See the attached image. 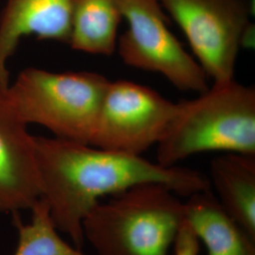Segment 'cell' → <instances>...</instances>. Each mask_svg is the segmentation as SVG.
I'll return each instance as SVG.
<instances>
[{"instance_id":"cell-2","label":"cell","mask_w":255,"mask_h":255,"mask_svg":"<svg viewBox=\"0 0 255 255\" xmlns=\"http://www.w3.org/2000/svg\"><path fill=\"white\" fill-rule=\"evenodd\" d=\"M156 146V162L164 166L203 152L255 155V87L236 79L215 82L198 98L178 102Z\"/></svg>"},{"instance_id":"cell-5","label":"cell","mask_w":255,"mask_h":255,"mask_svg":"<svg viewBox=\"0 0 255 255\" xmlns=\"http://www.w3.org/2000/svg\"><path fill=\"white\" fill-rule=\"evenodd\" d=\"M127 29L119 36L117 50L124 64L162 75L175 88L201 94L208 77L168 26L160 0H119Z\"/></svg>"},{"instance_id":"cell-6","label":"cell","mask_w":255,"mask_h":255,"mask_svg":"<svg viewBox=\"0 0 255 255\" xmlns=\"http://www.w3.org/2000/svg\"><path fill=\"white\" fill-rule=\"evenodd\" d=\"M182 29L208 79H235L241 46L252 32L254 0H160Z\"/></svg>"},{"instance_id":"cell-9","label":"cell","mask_w":255,"mask_h":255,"mask_svg":"<svg viewBox=\"0 0 255 255\" xmlns=\"http://www.w3.org/2000/svg\"><path fill=\"white\" fill-rule=\"evenodd\" d=\"M75 0H5L0 13V88L9 86V60L22 38L68 42Z\"/></svg>"},{"instance_id":"cell-1","label":"cell","mask_w":255,"mask_h":255,"mask_svg":"<svg viewBox=\"0 0 255 255\" xmlns=\"http://www.w3.org/2000/svg\"><path fill=\"white\" fill-rule=\"evenodd\" d=\"M40 199L55 227L82 250V224L101 199L144 183H161L180 197L211 189L209 178L181 165L164 166L142 155L57 137L33 136Z\"/></svg>"},{"instance_id":"cell-10","label":"cell","mask_w":255,"mask_h":255,"mask_svg":"<svg viewBox=\"0 0 255 255\" xmlns=\"http://www.w3.org/2000/svg\"><path fill=\"white\" fill-rule=\"evenodd\" d=\"M184 207L185 221L206 255H255V237L229 216L211 189L188 197Z\"/></svg>"},{"instance_id":"cell-3","label":"cell","mask_w":255,"mask_h":255,"mask_svg":"<svg viewBox=\"0 0 255 255\" xmlns=\"http://www.w3.org/2000/svg\"><path fill=\"white\" fill-rule=\"evenodd\" d=\"M161 183H144L100 201L82 224L96 255H172L184 202Z\"/></svg>"},{"instance_id":"cell-14","label":"cell","mask_w":255,"mask_h":255,"mask_svg":"<svg viewBox=\"0 0 255 255\" xmlns=\"http://www.w3.org/2000/svg\"><path fill=\"white\" fill-rule=\"evenodd\" d=\"M200 250V241L185 221L175 241L172 254L173 255H199Z\"/></svg>"},{"instance_id":"cell-4","label":"cell","mask_w":255,"mask_h":255,"mask_svg":"<svg viewBox=\"0 0 255 255\" xmlns=\"http://www.w3.org/2000/svg\"><path fill=\"white\" fill-rule=\"evenodd\" d=\"M109 82L91 71L52 72L29 67L9 83L6 96L26 125L37 124L57 138L90 145Z\"/></svg>"},{"instance_id":"cell-8","label":"cell","mask_w":255,"mask_h":255,"mask_svg":"<svg viewBox=\"0 0 255 255\" xmlns=\"http://www.w3.org/2000/svg\"><path fill=\"white\" fill-rule=\"evenodd\" d=\"M39 199L33 135L0 88V215L30 210Z\"/></svg>"},{"instance_id":"cell-7","label":"cell","mask_w":255,"mask_h":255,"mask_svg":"<svg viewBox=\"0 0 255 255\" xmlns=\"http://www.w3.org/2000/svg\"><path fill=\"white\" fill-rule=\"evenodd\" d=\"M178 103L139 83H108L90 145L142 155L158 142L176 114Z\"/></svg>"},{"instance_id":"cell-11","label":"cell","mask_w":255,"mask_h":255,"mask_svg":"<svg viewBox=\"0 0 255 255\" xmlns=\"http://www.w3.org/2000/svg\"><path fill=\"white\" fill-rule=\"evenodd\" d=\"M208 178L221 207L255 237V155L217 156L210 163Z\"/></svg>"},{"instance_id":"cell-13","label":"cell","mask_w":255,"mask_h":255,"mask_svg":"<svg viewBox=\"0 0 255 255\" xmlns=\"http://www.w3.org/2000/svg\"><path fill=\"white\" fill-rule=\"evenodd\" d=\"M31 220L25 224L18 213L12 214V224L18 232L13 255H86L60 236L46 201L39 199L31 207Z\"/></svg>"},{"instance_id":"cell-12","label":"cell","mask_w":255,"mask_h":255,"mask_svg":"<svg viewBox=\"0 0 255 255\" xmlns=\"http://www.w3.org/2000/svg\"><path fill=\"white\" fill-rule=\"evenodd\" d=\"M122 20L119 0H75L67 44L76 51L111 56Z\"/></svg>"}]
</instances>
